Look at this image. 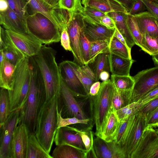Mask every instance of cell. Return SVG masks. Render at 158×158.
Returning a JSON list of instances; mask_svg holds the SVG:
<instances>
[{"instance_id":"obj_1","label":"cell","mask_w":158,"mask_h":158,"mask_svg":"<svg viewBox=\"0 0 158 158\" xmlns=\"http://www.w3.org/2000/svg\"><path fill=\"white\" fill-rule=\"evenodd\" d=\"M30 82L27 100L20 109L19 124H25L30 133H35L39 111L45 101V87L39 69L33 57H29Z\"/></svg>"},{"instance_id":"obj_2","label":"cell","mask_w":158,"mask_h":158,"mask_svg":"<svg viewBox=\"0 0 158 158\" xmlns=\"http://www.w3.org/2000/svg\"><path fill=\"white\" fill-rule=\"evenodd\" d=\"M59 94L51 99L45 101L36 120L35 135L41 145L48 153L51 150L57 129Z\"/></svg>"},{"instance_id":"obj_3","label":"cell","mask_w":158,"mask_h":158,"mask_svg":"<svg viewBox=\"0 0 158 158\" xmlns=\"http://www.w3.org/2000/svg\"><path fill=\"white\" fill-rule=\"evenodd\" d=\"M56 52L43 45L37 54L33 56L39 69L44 83L45 101L60 93L61 79L56 60Z\"/></svg>"},{"instance_id":"obj_4","label":"cell","mask_w":158,"mask_h":158,"mask_svg":"<svg viewBox=\"0 0 158 158\" xmlns=\"http://www.w3.org/2000/svg\"><path fill=\"white\" fill-rule=\"evenodd\" d=\"M114 86L111 80L102 81L98 94L89 97L91 118L95 124V135L102 138V133L109 112Z\"/></svg>"},{"instance_id":"obj_5","label":"cell","mask_w":158,"mask_h":158,"mask_svg":"<svg viewBox=\"0 0 158 158\" xmlns=\"http://www.w3.org/2000/svg\"><path fill=\"white\" fill-rule=\"evenodd\" d=\"M30 82L29 57L25 56L16 66L12 90H8L10 112L20 109L26 102Z\"/></svg>"},{"instance_id":"obj_6","label":"cell","mask_w":158,"mask_h":158,"mask_svg":"<svg viewBox=\"0 0 158 158\" xmlns=\"http://www.w3.org/2000/svg\"><path fill=\"white\" fill-rule=\"evenodd\" d=\"M26 24L29 34L42 44H49L60 41L61 32L58 27L41 13L29 14L26 19Z\"/></svg>"},{"instance_id":"obj_7","label":"cell","mask_w":158,"mask_h":158,"mask_svg":"<svg viewBox=\"0 0 158 158\" xmlns=\"http://www.w3.org/2000/svg\"><path fill=\"white\" fill-rule=\"evenodd\" d=\"M89 98H76L61 79L58 107L63 118L74 117L81 119L91 118L87 115L84 108L85 102Z\"/></svg>"},{"instance_id":"obj_8","label":"cell","mask_w":158,"mask_h":158,"mask_svg":"<svg viewBox=\"0 0 158 158\" xmlns=\"http://www.w3.org/2000/svg\"><path fill=\"white\" fill-rule=\"evenodd\" d=\"M146 127L145 114L137 112L130 117L121 143L127 158H131Z\"/></svg>"},{"instance_id":"obj_9","label":"cell","mask_w":158,"mask_h":158,"mask_svg":"<svg viewBox=\"0 0 158 158\" xmlns=\"http://www.w3.org/2000/svg\"><path fill=\"white\" fill-rule=\"evenodd\" d=\"M32 14L41 13L54 23L61 32L67 29L71 14L67 10L56 8L46 3L44 0H27Z\"/></svg>"},{"instance_id":"obj_10","label":"cell","mask_w":158,"mask_h":158,"mask_svg":"<svg viewBox=\"0 0 158 158\" xmlns=\"http://www.w3.org/2000/svg\"><path fill=\"white\" fill-rule=\"evenodd\" d=\"M133 77L135 84L132 91L131 103L137 102L158 86V66L140 71Z\"/></svg>"},{"instance_id":"obj_11","label":"cell","mask_w":158,"mask_h":158,"mask_svg":"<svg viewBox=\"0 0 158 158\" xmlns=\"http://www.w3.org/2000/svg\"><path fill=\"white\" fill-rule=\"evenodd\" d=\"M131 158H158V130L146 127Z\"/></svg>"},{"instance_id":"obj_12","label":"cell","mask_w":158,"mask_h":158,"mask_svg":"<svg viewBox=\"0 0 158 158\" xmlns=\"http://www.w3.org/2000/svg\"><path fill=\"white\" fill-rule=\"evenodd\" d=\"M7 40L25 56L31 57L38 54L42 44L32 35L5 30Z\"/></svg>"},{"instance_id":"obj_13","label":"cell","mask_w":158,"mask_h":158,"mask_svg":"<svg viewBox=\"0 0 158 158\" xmlns=\"http://www.w3.org/2000/svg\"><path fill=\"white\" fill-rule=\"evenodd\" d=\"M19 110L11 112L0 127V158H11L12 141L14 131L19 123Z\"/></svg>"},{"instance_id":"obj_14","label":"cell","mask_w":158,"mask_h":158,"mask_svg":"<svg viewBox=\"0 0 158 158\" xmlns=\"http://www.w3.org/2000/svg\"><path fill=\"white\" fill-rule=\"evenodd\" d=\"M83 17L84 16L80 13L73 14L69 20L67 27L74 62L80 66L84 65L79 48V39L83 25Z\"/></svg>"},{"instance_id":"obj_15","label":"cell","mask_w":158,"mask_h":158,"mask_svg":"<svg viewBox=\"0 0 158 158\" xmlns=\"http://www.w3.org/2000/svg\"><path fill=\"white\" fill-rule=\"evenodd\" d=\"M58 66L61 79L75 97L79 98L89 97L75 73L70 61H63Z\"/></svg>"},{"instance_id":"obj_16","label":"cell","mask_w":158,"mask_h":158,"mask_svg":"<svg viewBox=\"0 0 158 158\" xmlns=\"http://www.w3.org/2000/svg\"><path fill=\"white\" fill-rule=\"evenodd\" d=\"M82 30L91 42L106 41L110 42L114 36L115 29H110L88 17L84 16Z\"/></svg>"},{"instance_id":"obj_17","label":"cell","mask_w":158,"mask_h":158,"mask_svg":"<svg viewBox=\"0 0 158 158\" xmlns=\"http://www.w3.org/2000/svg\"><path fill=\"white\" fill-rule=\"evenodd\" d=\"M93 148L97 158H127L122 146L114 140L107 142L96 136Z\"/></svg>"},{"instance_id":"obj_18","label":"cell","mask_w":158,"mask_h":158,"mask_svg":"<svg viewBox=\"0 0 158 158\" xmlns=\"http://www.w3.org/2000/svg\"><path fill=\"white\" fill-rule=\"evenodd\" d=\"M30 132L24 123L18 125L13 134L11 143V158H26Z\"/></svg>"},{"instance_id":"obj_19","label":"cell","mask_w":158,"mask_h":158,"mask_svg":"<svg viewBox=\"0 0 158 158\" xmlns=\"http://www.w3.org/2000/svg\"><path fill=\"white\" fill-rule=\"evenodd\" d=\"M54 142L56 145H68L84 152H87L80 135L71 129L69 126L57 129Z\"/></svg>"},{"instance_id":"obj_20","label":"cell","mask_w":158,"mask_h":158,"mask_svg":"<svg viewBox=\"0 0 158 158\" xmlns=\"http://www.w3.org/2000/svg\"><path fill=\"white\" fill-rule=\"evenodd\" d=\"M0 24L6 30L30 35L25 23L15 12L9 7L5 11L0 12Z\"/></svg>"},{"instance_id":"obj_21","label":"cell","mask_w":158,"mask_h":158,"mask_svg":"<svg viewBox=\"0 0 158 158\" xmlns=\"http://www.w3.org/2000/svg\"><path fill=\"white\" fill-rule=\"evenodd\" d=\"M134 16L143 35L148 34L155 39L158 36V27L156 23V20L148 11H143Z\"/></svg>"},{"instance_id":"obj_22","label":"cell","mask_w":158,"mask_h":158,"mask_svg":"<svg viewBox=\"0 0 158 158\" xmlns=\"http://www.w3.org/2000/svg\"><path fill=\"white\" fill-rule=\"evenodd\" d=\"M0 86L8 90H12L16 66L6 60L0 50Z\"/></svg>"},{"instance_id":"obj_23","label":"cell","mask_w":158,"mask_h":158,"mask_svg":"<svg viewBox=\"0 0 158 158\" xmlns=\"http://www.w3.org/2000/svg\"><path fill=\"white\" fill-rule=\"evenodd\" d=\"M84 7L89 6L106 14L111 12L127 13V10L116 0H82Z\"/></svg>"},{"instance_id":"obj_24","label":"cell","mask_w":158,"mask_h":158,"mask_svg":"<svg viewBox=\"0 0 158 158\" xmlns=\"http://www.w3.org/2000/svg\"><path fill=\"white\" fill-rule=\"evenodd\" d=\"M108 57L112 75H130V70L132 64L135 61L134 60L124 58L110 53H108Z\"/></svg>"},{"instance_id":"obj_25","label":"cell","mask_w":158,"mask_h":158,"mask_svg":"<svg viewBox=\"0 0 158 158\" xmlns=\"http://www.w3.org/2000/svg\"><path fill=\"white\" fill-rule=\"evenodd\" d=\"M127 14L123 12H111L106 14L114 20L116 28L123 36L128 47L131 49L135 44L127 25Z\"/></svg>"},{"instance_id":"obj_26","label":"cell","mask_w":158,"mask_h":158,"mask_svg":"<svg viewBox=\"0 0 158 158\" xmlns=\"http://www.w3.org/2000/svg\"><path fill=\"white\" fill-rule=\"evenodd\" d=\"M76 75L84 86L88 94L92 84L97 81L95 75L88 64L80 66L74 62L70 61Z\"/></svg>"},{"instance_id":"obj_27","label":"cell","mask_w":158,"mask_h":158,"mask_svg":"<svg viewBox=\"0 0 158 158\" xmlns=\"http://www.w3.org/2000/svg\"><path fill=\"white\" fill-rule=\"evenodd\" d=\"M26 158H53L44 148L37 138L35 133H30Z\"/></svg>"},{"instance_id":"obj_28","label":"cell","mask_w":158,"mask_h":158,"mask_svg":"<svg viewBox=\"0 0 158 158\" xmlns=\"http://www.w3.org/2000/svg\"><path fill=\"white\" fill-rule=\"evenodd\" d=\"M87 152L66 144L56 145L52 155L53 158H86Z\"/></svg>"},{"instance_id":"obj_29","label":"cell","mask_w":158,"mask_h":158,"mask_svg":"<svg viewBox=\"0 0 158 158\" xmlns=\"http://www.w3.org/2000/svg\"><path fill=\"white\" fill-rule=\"evenodd\" d=\"M132 90H121L114 87L109 112H115L131 103Z\"/></svg>"},{"instance_id":"obj_30","label":"cell","mask_w":158,"mask_h":158,"mask_svg":"<svg viewBox=\"0 0 158 158\" xmlns=\"http://www.w3.org/2000/svg\"><path fill=\"white\" fill-rule=\"evenodd\" d=\"M120 124L115 112L110 111L102 133V139L107 142L114 140Z\"/></svg>"},{"instance_id":"obj_31","label":"cell","mask_w":158,"mask_h":158,"mask_svg":"<svg viewBox=\"0 0 158 158\" xmlns=\"http://www.w3.org/2000/svg\"><path fill=\"white\" fill-rule=\"evenodd\" d=\"M108 53H102L99 54L93 62L88 64L94 73L96 81L100 79L99 75L102 71L110 72Z\"/></svg>"},{"instance_id":"obj_32","label":"cell","mask_w":158,"mask_h":158,"mask_svg":"<svg viewBox=\"0 0 158 158\" xmlns=\"http://www.w3.org/2000/svg\"><path fill=\"white\" fill-rule=\"evenodd\" d=\"M0 127L5 122L10 112V102L8 90L1 88L0 93Z\"/></svg>"},{"instance_id":"obj_33","label":"cell","mask_w":158,"mask_h":158,"mask_svg":"<svg viewBox=\"0 0 158 158\" xmlns=\"http://www.w3.org/2000/svg\"><path fill=\"white\" fill-rule=\"evenodd\" d=\"M131 50L114 36L109 42V53L120 57L132 59Z\"/></svg>"},{"instance_id":"obj_34","label":"cell","mask_w":158,"mask_h":158,"mask_svg":"<svg viewBox=\"0 0 158 158\" xmlns=\"http://www.w3.org/2000/svg\"><path fill=\"white\" fill-rule=\"evenodd\" d=\"M126 19L128 29L135 44L141 49L143 47V37L139 30L135 17L127 13Z\"/></svg>"},{"instance_id":"obj_35","label":"cell","mask_w":158,"mask_h":158,"mask_svg":"<svg viewBox=\"0 0 158 158\" xmlns=\"http://www.w3.org/2000/svg\"><path fill=\"white\" fill-rule=\"evenodd\" d=\"M111 80L117 89L124 90H132L135 84L133 77L111 75Z\"/></svg>"},{"instance_id":"obj_36","label":"cell","mask_w":158,"mask_h":158,"mask_svg":"<svg viewBox=\"0 0 158 158\" xmlns=\"http://www.w3.org/2000/svg\"><path fill=\"white\" fill-rule=\"evenodd\" d=\"M109 42L106 41H98L91 43L88 64L94 61L99 54L109 53Z\"/></svg>"},{"instance_id":"obj_37","label":"cell","mask_w":158,"mask_h":158,"mask_svg":"<svg viewBox=\"0 0 158 158\" xmlns=\"http://www.w3.org/2000/svg\"><path fill=\"white\" fill-rule=\"evenodd\" d=\"M9 7L15 12L26 23V19L29 14L27 0H7Z\"/></svg>"},{"instance_id":"obj_38","label":"cell","mask_w":158,"mask_h":158,"mask_svg":"<svg viewBox=\"0 0 158 158\" xmlns=\"http://www.w3.org/2000/svg\"><path fill=\"white\" fill-rule=\"evenodd\" d=\"M81 0H59V8L66 10L70 14L80 13L82 14L84 7L81 5Z\"/></svg>"},{"instance_id":"obj_39","label":"cell","mask_w":158,"mask_h":158,"mask_svg":"<svg viewBox=\"0 0 158 158\" xmlns=\"http://www.w3.org/2000/svg\"><path fill=\"white\" fill-rule=\"evenodd\" d=\"M72 130L76 131L80 136L86 148L87 152L93 148L94 135L91 129H80L73 126H69Z\"/></svg>"},{"instance_id":"obj_40","label":"cell","mask_w":158,"mask_h":158,"mask_svg":"<svg viewBox=\"0 0 158 158\" xmlns=\"http://www.w3.org/2000/svg\"><path fill=\"white\" fill-rule=\"evenodd\" d=\"M91 42L86 37L81 30L79 39V48L84 65L88 64Z\"/></svg>"},{"instance_id":"obj_41","label":"cell","mask_w":158,"mask_h":158,"mask_svg":"<svg viewBox=\"0 0 158 158\" xmlns=\"http://www.w3.org/2000/svg\"><path fill=\"white\" fill-rule=\"evenodd\" d=\"M143 36V47L141 49L152 56L158 53V44L156 39L148 34Z\"/></svg>"},{"instance_id":"obj_42","label":"cell","mask_w":158,"mask_h":158,"mask_svg":"<svg viewBox=\"0 0 158 158\" xmlns=\"http://www.w3.org/2000/svg\"><path fill=\"white\" fill-rule=\"evenodd\" d=\"M158 97V86L150 90L136 102V113L143 106Z\"/></svg>"},{"instance_id":"obj_43","label":"cell","mask_w":158,"mask_h":158,"mask_svg":"<svg viewBox=\"0 0 158 158\" xmlns=\"http://www.w3.org/2000/svg\"><path fill=\"white\" fill-rule=\"evenodd\" d=\"M136 102H132L115 112L119 121L136 113Z\"/></svg>"},{"instance_id":"obj_44","label":"cell","mask_w":158,"mask_h":158,"mask_svg":"<svg viewBox=\"0 0 158 158\" xmlns=\"http://www.w3.org/2000/svg\"><path fill=\"white\" fill-rule=\"evenodd\" d=\"M83 7L82 15L98 23H100L101 18L106 15L105 13L93 7L89 6Z\"/></svg>"},{"instance_id":"obj_45","label":"cell","mask_w":158,"mask_h":158,"mask_svg":"<svg viewBox=\"0 0 158 158\" xmlns=\"http://www.w3.org/2000/svg\"><path fill=\"white\" fill-rule=\"evenodd\" d=\"M146 127H155L158 126V107L146 116Z\"/></svg>"},{"instance_id":"obj_46","label":"cell","mask_w":158,"mask_h":158,"mask_svg":"<svg viewBox=\"0 0 158 158\" xmlns=\"http://www.w3.org/2000/svg\"><path fill=\"white\" fill-rule=\"evenodd\" d=\"M158 107V97L142 106L137 112H140L146 116Z\"/></svg>"},{"instance_id":"obj_47","label":"cell","mask_w":158,"mask_h":158,"mask_svg":"<svg viewBox=\"0 0 158 158\" xmlns=\"http://www.w3.org/2000/svg\"><path fill=\"white\" fill-rule=\"evenodd\" d=\"M148 11L158 22V4L152 0H143Z\"/></svg>"},{"instance_id":"obj_48","label":"cell","mask_w":158,"mask_h":158,"mask_svg":"<svg viewBox=\"0 0 158 158\" xmlns=\"http://www.w3.org/2000/svg\"><path fill=\"white\" fill-rule=\"evenodd\" d=\"M60 41L61 46L65 50L72 51L69 37L67 29H64L61 32Z\"/></svg>"},{"instance_id":"obj_49","label":"cell","mask_w":158,"mask_h":158,"mask_svg":"<svg viewBox=\"0 0 158 158\" xmlns=\"http://www.w3.org/2000/svg\"><path fill=\"white\" fill-rule=\"evenodd\" d=\"M146 8V6L143 2V0H136L131 9L127 13L131 15H134L143 12Z\"/></svg>"},{"instance_id":"obj_50","label":"cell","mask_w":158,"mask_h":158,"mask_svg":"<svg viewBox=\"0 0 158 158\" xmlns=\"http://www.w3.org/2000/svg\"><path fill=\"white\" fill-rule=\"evenodd\" d=\"M100 22L109 29H115L116 28L114 20L106 14L101 18Z\"/></svg>"},{"instance_id":"obj_51","label":"cell","mask_w":158,"mask_h":158,"mask_svg":"<svg viewBox=\"0 0 158 158\" xmlns=\"http://www.w3.org/2000/svg\"><path fill=\"white\" fill-rule=\"evenodd\" d=\"M101 85V83L98 81L94 82L92 84L89 89V97H94L97 95L100 90Z\"/></svg>"},{"instance_id":"obj_52","label":"cell","mask_w":158,"mask_h":158,"mask_svg":"<svg viewBox=\"0 0 158 158\" xmlns=\"http://www.w3.org/2000/svg\"><path fill=\"white\" fill-rule=\"evenodd\" d=\"M122 5L129 12L136 0H116Z\"/></svg>"},{"instance_id":"obj_53","label":"cell","mask_w":158,"mask_h":158,"mask_svg":"<svg viewBox=\"0 0 158 158\" xmlns=\"http://www.w3.org/2000/svg\"><path fill=\"white\" fill-rule=\"evenodd\" d=\"M114 36L116 37L120 41H121L124 44L125 46H126L127 47L129 48L124 37L118 31L117 29L116 28H115V31Z\"/></svg>"},{"instance_id":"obj_54","label":"cell","mask_w":158,"mask_h":158,"mask_svg":"<svg viewBox=\"0 0 158 158\" xmlns=\"http://www.w3.org/2000/svg\"><path fill=\"white\" fill-rule=\"evenodd\" d=\"M9 6L7 0H0V12H4L8 9Z\"/></svg>"},{"instance_id":"obj_55","label":"cell","mask_w":158,"mask_h":158,"mask_svg":"<svg viewBox=\"0 0 158 158\" xmlns=\"http://www.w3.org/2000/svg\"><path fill=\"white\" fill-rule=\"evenodd\" d=\"M110 74L109 72L106 71H102L99 75V79L103 81L108 80Z\"/></svg>"},{"instance_id":"obj_56","label":"cell","mask_w":158,"mask_h":158,"mask_svg":"<svg viewBox=\"0 0 158 158\" xmlns=\"http://www.w3.org/2000/svg\"><path fill=\"white\" fill-rule=\"evenodd\" d=\"M46 3L51 6L56 8H60L58 6L59 0H44Z\"/></svg>"},{"instance_id":"obj_57","label":"cell","mask_w":158,"mask_h":158,"mask_svg":"<svg viewBox=\"0 0 158 158\" xmlns=\"http://www.w3.org/2000/svg\"><path fill=\"white\" fill-rule=\"evenodd\" d=\"M96 158V154L93 148L89 152H87L86 158Z\"/></svg>"},{"instance_id":"obj_58","label":"cell","mask_w":158,"mask_h":158,"mask_svg":"<svg viewBox=\"0 0 158 158\" xmlns=\"http://www.w3.org/2000/svg\"><path fill=\"white\" fill-rule=\"evenodd\" d=\"M152 59L155 66H158V53L152 56Z\"/></svg>"},{"instance_id":"obj_59","label":"cell","mask_w":158,"mask_h":158,"mask_svg":"<svg viewBox=\"0 0 158 158\" xmlns=\"http://www.w3.org/2000/svg\"><path fill=\"white\" fill-rule=\"evenodd\" d=\"M158 4V0H152Z\"/></svg>"},{"instance_id":"obj_60","label":"cell","mask_w":158,"mask_h":158,"mask_svg":"<svg viewBox=\"0 0 158 158\" xmlns=\"http://www.w3.org/2000/svg\"><path fill=\"white\" fill-rule=\"evenodd\" d=\"M156 39L158 44V36L156 38Z\"/></svg>"},{"instance_id":"obj_61","label":"cell","mask_w":158,"mask_h":158,"mask_svg":"<svg viewBox=\"0 0 158 158\" xmlns=\"http://www.w3.org/2000/svg\"><path fill=\"white\" fill-rule=\"evenodd\" d=\"M156 23L158 27V22H157V21H156Z\"/></svg>"}]
</instances>
